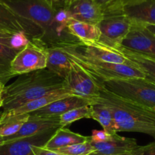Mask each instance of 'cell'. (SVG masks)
I'll return each instance as SVG.
<instances>
[{
    "label": "cell",
    "mask_w": 155,
    "mask_h": 155,
    "mask_svg": "<svg viewBox=\"0 0 155 155\" xmlns=\"http://www.w3.org/2000/svg\"><path fill=\"white\" fill-rule=\"evenodd\" d=\"M50 7L57 10L59 8H64L65 7V0H43Z\"/></svg>",
    "instance_id": "cell-33"
},
{
    "label": "cell",
    "mask_w": 155,
    "mask_h": 155,
    "mask_svg": "<svg viewBox=\"0 0 155 155\" xmlns=\"http://www.w3.org/2000/svg\"><path fill=\"white\" fill-rule=\"evenodd\" d=\"M66 9L72 19L97 26L104 16L103 10L94 0H78Z\"/></svg>",
    "instance_id": "cell-16"
},
{
    "label": "cell",
    "mask_w": 155,
    "mask_h": 155,
    "mask_svg": "<svg viewBox=\"0 0 155 155\" xmlns=\"http://www.w3.org/2000/svg\"><path fill=\"white\" fill-rule=\"evenodd\" d=\"M89 139L90 136H82L78 133L71 131L69 129L60 127L56 130L50 140L46 143L43 148L50 150H54L74 144L82 143L87 142Z\"/></svg>",
    "instance_id": "cell-21"
},
{
    "label": "cell",
    "mask_w": 155,
    "mask_h": 155,
    "mask_svg": "<svg viewBox=\"0 0 155 155\" xmlns=\"http://www.w3.org/2000/svg\"><path fill=\"white\" fill-rule=\"evenodd\" d=\"M100 85L112 93L155 110V83L145 78L116 79Z\"/></svg>",
    "instance_id": "cell-5"
},
{
    "label": "cell",
    "mask_w": 155,
    "mask_h": 155,
    "mask_svg": "<svg viewBox=\"0 0 155 155\" xmlns=\"http://www.w3.org/2000/svg\"><path fill=\"white\" fill-rule=\"evenodd\" d=\"M91 119V104L71 109L59 116V124L61 127H65L81 119Z\"/></svg>",
    "instance_id": "cell-26"
},
{
    "label": "cell",
    "mask_w": 155,
    "mask_h": 155,
    "mask_svg": "<svg viewBox=\"0 0 155 155\" xmlns=\"http://www.w3.org/2000/svg\"><path fill=\"white\" fill-rule=\"evenodd\" d=\"M124 0H112L108 5L103 9V15L122 14Z\"/></svg>",
    "instance_id": "cell-29"
},
{
    "label": "cell",
    "mask_w": 155,
    "mask_h": 155,
    "mask_svg": "<svg viewBox=\"0 0 155 155\" xmlns=\"http://www.w3.org/2000/svg\"><path fill=\"white\" fill-rule=\"evenodd\" d=\"M30 42V39L24 33H13L0 30V44L15 49L22 50Z\"/></svg>",
    "instance_id": "cell-25"
},
{
    "label": "cell",
    "mask_w": 155,
    "mask_h": 155,
    "mask_svg": "<svg viewBox=\"0 0 155 155\" xmlns=\"http://www.w3.org/2000/svg\"><path fill=\"white\" fill-rule=\"evenodd\" d=\"M71 61V60H70ZM71 68L65 78V89L73 96L93 100L99 96V88L94 80L71 61Z\"/></svg>",
    "instance_id": "cell-9"
},
{
    "label": "cell",
    "mask_w": 155,
    "mask_h": 155,
    "mask_svg": "<svg viewBox=\"0 0 155 155\" xmlns=\"http://www.w3.org/2000/svg\"><path fill=\"white\" fill-rule=\"evenodd\" d=\"M115 48L126 59V63L132 64L144 74L145 79L155 83V58L132 51L122 46L112 47Z\"/></svg>",
    "instance_id": "cell-19"
},
{
    "label": "cell",
    "mask_w": 155,
    "mask_h": 155,
    "mask_svg": "<svg viewBox=\"0 0 155 155\" xmlns=\"http://www.w3.org/2000/svg\"><path fill=\"white\" fill-rule=\"evenodd\" d=\"M99 96L93 100L111 110L115 131L134 132L149 135L155 139V110L112 93L100 85Z\"/></svg>",
    "instance_id": "cell-2"
},
{
    "label": "cell",
    "mask_w": 155,
    "mask_h": 155,
    "mask_svg": "<svg viewBox=\"0 0 155 155\" xmlns=\"http://www.w3.org/2000/svg\"><path fill=\"white\" fill-rule=\"evenodd\" d=\"M45 49L47 69L65 79L71 68L70 59L63 51L56 46L45 47Z\"/></svg>",
    "instance_id": "cell-20"
},
{
    "label": "cell",
    "mask_w": 155,
    "mask_h": 155,
    "mask_svg": "<svg viewBox=\"0 0 155 155\" xmlns=\"http://www.w3.org/2000/svg\"><path fill=\"white\" fill-rule=\"evenodd\" d=\"M4 87H5V85L3 84V83H2L1 81H0V94L2 93L3 89H4Z\"/></svg>",
    "instance_id": "cell-37"
},
{
    "label": "cell",
    "mask_w": 155,
    "mask_h": 155,
    "mask_svg": "<svg viewBox=\"0 0 155 155\" xmlns=\"http://www.w3.org/2000/svg\"><path fill=\"white\" fill-rule=\"evenodd\" d=\"M91 119L98 122L103 130L109 133H117L112 111L107 106L100 103H94L91 104Z\"/></svg>",
    "instance_id": "cell-23"
},
{
    "label": "cell",
    "mask_w": 155,
    "mask_h": 155,
    "mask_svg": "<svg viewBox=\"0 0 155 155\" xmlns=\"http://www.w3.org/2000/svg\"><path fill=\"white\" fill-rule=\"evenodd\" d=\"M122 12L132 22L155 25V0H124Z\"/></svg>",
    "instance_id": "cell-13"
},
{
    "label": "cell",
    "mask_w": 155,
    "mask_h": 155,
    "mask_svg": "<svg viewBox=\"0 0 155 155\" xmlns=\"http://www.w3.org/2000/svg\"><path fill=\"white\" fill-rule=\"evenodd\" d=\"M45 47L36 40L30 42L19 51L11 64V75L15 77L46 68Z\"/></svg>",
    "instance_id": "cell-6"
},
{
    "label": "cell",
    "mask_w": 155,
    "mask_h": 155,
    "mask_svg": "<svg viewBox=\"0 0 155 155\" xmlns=\"http://www.w3.org/2000/svg\"><path fill=\"white\" fill-rule=\"evenodd\" d=\"M112 133H109L105 130H93L92 134L90 136L91 141L93 142H106L110 138Z\"/></svg>",
    "instance_id": "cell-31"
},
{
    "label": "cell",
    "mask_w": 155,
    "mask_h": 155,
    "mask_svg": "<svg viewBox=\"0 0 155 155\" xmlns=\"http://www.w3.org/2000/svg\"><path fill=\"white\" fill-rule=\"evenodd\" d=\"M120 46L155 58V36L144 24L132 22V26Z\"/></svg>",
    "instance_id": "cell-10"
},
{
    "label": "cell",
    "mask_w": 155,
    "mask_h": 155,
    "mask_svg": "<svg viewBox=\"0 0 155 155\" xmlns=\"http://www.w3.org/2000/svg\"><path fill=\"white\" fill-rule=\"evenodd\" d=\"M3 105V100H2V93L0 94V107H2Z\"/></svg>",
    "instance_id": "cell-38"
},
{
    "label": "cell",
    "mask_w": 155,
    "mask_h": 155,
    "mask_svg": "<svg viewBox=\"0 0 155 155\" xmlns=\"http://www.w3.org/2000/svg\"><path fill=\"white\" fill-rule=\"evenodd\" d=\"M131 153L133 155H155V142L143 146L138 145Z\"/></svg>",
    "instance_id": "cell-30"
},
{
    "label": "cell",
    "mask_w": 155,
    "mask_h": 155,
    "mask_svg": "<svg viewBox=\"0 0 155 155\" xmlns=\"http://www.w3.org/2000/svg\"><path fill=\"white\" fill-rule=\"evenodd\" d=\"M59 117H29L27 122L24 123L21 130L15 135L4 138V142L15 140L23 138L30 137L42 133L52 129L60 128Z\"/></svg>",
    "instance_id": "cell-17"
},
{
    "label": "cell",
    "mask_w": 155,
    "mask_h": 155,
    "mask_svg": "<svg viewBox=\"0 0 155 155\" xmlns=\"http://www.w3.org/2000/svg\"><path fill=\"white\" fill-rule=\"evenodd\" d=\"M116 155H133L132 153H125V154H116Z\"/></svg>",
    "instance_id": "cell-40"
},
{
    "label": "cell",
    "mask_w": 155,
    "mask_h": 155,
    "mask_svg": "<svg viewBox=\"0 0 155 155\" xmlns=\"http://www.w3.org/2000/svg\"><path fill=\"white\" fill-rule=\"evenodd\" d=\"M75 1H78V0H65V7L67 8L68 5H70L71 3H73Z\"/></svg>",
    "instance_id": "cell-36"
},
{
    "label": "cell",
    "mask_w": 155,
    "mask_h": 155,
    "mask_svg": "<svg viewBox=\"0 0 155 155\" xmlns=\"http://www.w3.org/2000/svg\"><path fill=\"white\" fill-rule=\"evenodd\" d=\"M93 101L87 98L78 96H68L62 99L49 104L48 105L29 114L32 117H59L62 114L82 106L92 104Z\"/></svg>",
    "instance_id": "cell-18"
},
{
    "label": "cell",
    "mask_w": 155,
    "mask_h": 155,
    "mask_svg": "<svg viewBox=\"0 0 155 155\" xmlns=\"http://www.w3.org/2000/svg\"><path fill=\"white\" fill-rule=\"evenodd\" d=\"M0 30L13 33H23L30 40H40L43 36V31L37 24L3 4H0Z\"/></svg>",
    "instance_id": "cell-8"
},
{
    "label": "cell",
    "mask_w": 155,
    "mask_h": 155,
    "mask_svg": "<svg viewBox=\"0 0 155 155\" xmlns=\"http://www.w3.org/2000/svg\"><path fill=\"white\" fill-rule=\"evenodd\" d=\"M68 96H73V95H71L65 88H62V89L50 92L49 94L41 97V98H36L33 101L25 103L23 105L13 109V110L2 112L0 115V125L10 118L18 116V115L29 114L31 112L39 110V109L48 105L50 103L54 102L57 100L62 99V98H66Z\"/></svg>",
    "instance_id": "cell-14"
},
{
    "label": "cell",
    "mask_w": 155,
    "mask_h": 155,
    "mask_svg": "<svg viewBox=\"0 0 155 155\" xmlns=\"http://www.w3.org/2000/svg\"><path fill=\"white\" fill-rule=\"evenodd\" d=\"M53 151L64 155H90L94 152L95 149L91 144V137H90L87 142L56 148Z\"/></svg>",
    "instance_id": "cell-28"
},
{
    "label": "cell",
    "mask_w": 155,
    "mask_h": 155,
    "mask_svg": "<svg viewBox=\"0 0 155 155\" xmlns=\"http://www.w3.org/2000/svg\"><path fill=\"white\" fill-rule=\"evenodd\" d=\"M144 26H145L146 28H147L149 31L151 32V33L155 36V25H144Z\"/></svg>",
    "instance_id": "cell-35"
},
{
    "label": "cell",
    "mask_w": 155,
    "mask_h": 155,
    "mask_svg": "<svg viewBox=\"0 0 155 155\" xmlns=\"http://www.w3.org/2000/svg\"><path fill=\"white\" fill-rule=\"evenodd\" d=\"M65 79L47 68L18 76L2 92L3 111L13 110L50 92L65 88Z\"/></svg>",
    "instance_id": "cell-3"
},
{
    "label": "cell",
    "mask_w": 155,
    "mask_h": 155,
    "mask_svg": "<svg viewBox=\"0 0 155 155\" xmlns=\"http://www.w3.org/2000/svg\"><path fill=\"white\" fill-rule=\"evenodd\" d=\"M57 130L52 129L30 137L4 142L0 145V155H34L32 148L44 147Z\"/></svg>",
    "instance_id": "cell-12"
},
{
    "label": "cell",
    "mask_w": 155,
    "mask_h": 155,
    "mask_svg": "<svg viewBox=\"0 0 155 155\" xmlns=\"http://www.w3.org/2000/svg\"><path fill=\"white\" fill-rule=\"evenodd\" d=\"M56 46L63 51L68 58L89 75L97 84L116 79L145 78L141 71L129 63H110L81 54L63 45Z\"/></svg>",
    "instance_id": "cell-4"
},
{
    "label": "cell",
    "mask_w": 155,
    "mask_h": 155,
    "mask_svg": "<svg viewBox=\"0 0 155 155\" xmlns=\"http://www.w3.org/2000/svg\"></svg>",
    "instance_id": "cell-42"
},
{
    "label": "cell",
    "mask_w": 155,
    "mask_h": 155,
    "mask_svg": "<svg viewBox=\"0 0 155 155\" xmlns=\"http://www.w3.org/2000/svg\"><path fill=\"white\" fill-rule=\"evenodd\" d=\"M91 144L95 151L90 155H116L130 153L138 146L136 139L121 136L117 133H112L106 142H91Z\"/></svg>",
    "instance_id": "cell-15"
},
{
    "label": "cell",
    "mask_w": 155,
    "mask_h": 155,
    "mask_svg": "<svg viewBox=\"0 0 155 155\" xmlns=\"http://www.w3.org/2000/svg\"><path fill=\"white\" fill-rule=\"evenodd\" d=\"M29 114L18 115L10 118L0 125V136L3 138L9 137L18 133L24 123L29 119Z\"/></svg>",
    "instance_id": "cell-27"
},
{
    "label": "cell",
    "mask_w": 155,
    "mask_h": 155,
    "mask_svg": "<svg viewBox=\"0 0 155 155\" xmlns=\"http://www.w3.org/2000/svg\"><path fill=\"white\" fill-rule=\"evenodd\" d=\"M94 1H95V2L101 8L102 10H103L106 5H108L111 2L112 0H94Z\"/></svg>",
    "instance_id": "cell-34"
},
{
    "label": "cell",
    "mask_w": 155,
    "mask_h": 155,
    "mask_svg": "<svg viewBox=\"0 0 155 155\" xmlns=\"http://www.w3.org/2000/svg\"><path fill=\"white\" fill-rule=\"evenodd\" d=\"M132 26V21L123 13L104 15L98 24L101 33L99 42L110 47L120 46Z\"/></svg>",
    "instance_id": "cell-7"
},
{
    "label": "cell",
    "mask_w": 155,
    "mask_h": 155,
    "mask_svg": "<svg viewBox=\"0 0 155 155\" xmlns=\"http://www.w3.org/2000/svg\"><path fill=\"white\" fill-rule=\"evenodd\" d=\"M0 4L5 5V0H0Z\"/></svg>",
    "instance_id": "cell-41"
},
{
    "label": "cell",
    "mask_w": 155,
    "mask_h": 155,
    "mask_svg": "<svg viewBox=\"0 0 155 155\" xmlns=\"http://www.w3.org/2000/svg\"><path fill=\"white\" fill-rule=\"evenodd\" d=\"M20 51L0 44V81L4 85L12 78L10 71L11 64Z\"/></svg>",
    "instance_id": "cell-24"
},
{
    "label": "cell",
    "mask_w": 155,
    "mask_h": 155,
    "mask_svg": "<svg viewBox=\"0 0 155 155\" xmlns=\"http://www.w3.org/2000/svg\"><path fill=\"white\" fill-rule=\"evenodd\" d=\"M32 151L34 155H64L60 153H58L56 151H53V150L47 149V148H43V147L39 146H33L32 148Z\"/></svg>",
    "instance_id": "cell-32"
},
{
    "label": "cell",
    "mask_w": 155,
    "mask_h": 155,
    "mask_svg": "<svg viewBox=\"0 0 155 155\" xmlns=\"http://www.w3.org/2000/svg\"><path fill=\"white\" fill-rule=\"evenodd\" d=\"M67 28L71 36L84 42H98L101 36L98 26L81 22L72 18L68 21Z\"/></svg>",
    "instance_id": "cell-22"
},
{
    "label": "cell",
    "mask_w": 155,
    "mask_h": 155,
    "mask_svg": "<svg viewBox=\"0 0 155 155\" xmlns=\"http://www.w3.org/2000/svg\"><path fill=\"white\" fill-rule=\"evenodd\" d=\"M3 142H4V138L2 137V136H0V145H1Z\"/></svg>",
    "instance_id": "cell-39"
},
{
    "label": "cell",
    "mask_w": 155,
    "mask_h": 155,
    "mask_svg": "<svg viewBox=\"0 0 155 155\" xmlns=\"http://www.w3.org/2000/svg\"><path fill=\"white\" fill-rule=\"evenodd\" d=\"M5 4L15 13L30 20L42 29V39L35 40L43 46H56L79 41L68 33L67 24L71 18L65 8L55 10L43 0H5Z\"/></svg>",
    "instance_id": "cell-1"
},
{
    "label": "cell",
    "mask_w": 155,
    "mask_h": 155,
    "mask_svg": "<svg viewBox=\"0 0 155 155\" xmlns=\"http://www.w3.org/2000/svg\"><path fill=\"white\" fill-rule=\"evenodd\" d=\"M77 52L85 54L93 58L115 64H126V59L115 48L101 42H84L62 44Z\"/></svg>",
    "instance_id": "cell-11"
}]
</instances>
